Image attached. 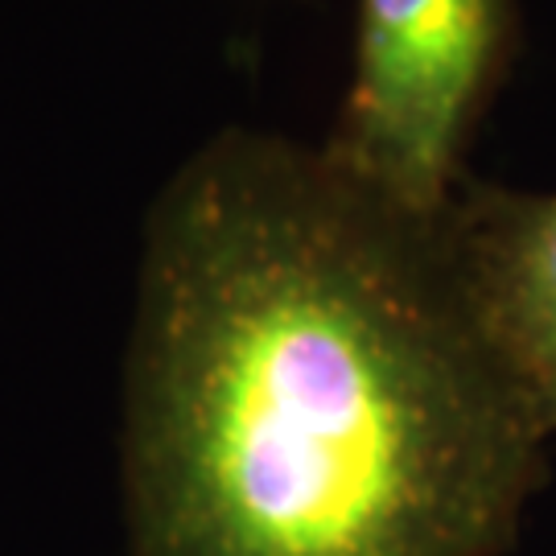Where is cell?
<instances>
[{
	"label": "cell",
	"instance_id": "cell-1",
	"mask_svg": "<svg viewBox=\"0 0 556 556\" xmlns=\"http://www.w3.org/2000/svg\"><path fill=\"white\" fill-rule=\"evenodd\" d=\"M544 441L445 215L248 128L157 194L124 379L132 556H498Z\"/></svg>",
	"mask_w": 556,
	"mask_h": 556
},
{
	"label": "cell",
	"instance_id": "cell-2",
	"mask_svg": "<svg viewBox=\"0 0 556 556\" xmlns=\"http://www.w3.org/2000/svg\"><path fill=\"white\" fill-rule=\"evenodd\" d=\"M358 66L330 157L413 215L454 202L462 144L498 46V0H363Z\"/></svg>",
	"mask_w": 556,
	"mask_h": 556
},
{
	"label": "cell",
	"instance_id": "cell-3",
	"mask_svg": "<svg viewBox=\"0 0 556 556\" xmlns=\"http://www.w3.org/2000/svg\"><path fill=\"white\" fill-rule=\"evenodd\" d=\"M457 273L495 358L556 433V194H478L445 211Z\"/></svg>",
	"mask_w": 556,
	"mask_h": 556
}]
</instances>
